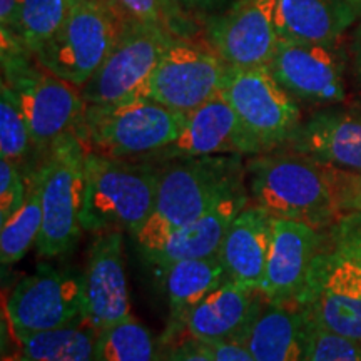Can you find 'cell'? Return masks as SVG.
I'll return each mask as SVG.
<instances>
[{
    "mask_svg": "<svg viewBox=\"0 0 361 361\" xmlns=\"http://www.w3.org/2000/svg\"><path fill=\"white\" fill-rule=\"evenodd\" d=\"M271 231L269 256L259 291L268 301L295 300L326 234L300 221L274 216Z\"/></svg>",
    "mask_w": 361,
    "mask_h": 361,
    "instance_id": "obj_17",
    "label": "cell"
},
{
    "mask_svg": "<svg viewBox=\"0 0 361 361\" xmlns=\"http://www.w3.org/2000/svg\"><path fill=\"white\" fill-rule=\"evenodd\" d=\"M176 2L189 8V11L211 12V11H218V8L228 6L231 0H176Z\"/></svg>",
    "mask_w": 361,
    "mask_h": 361,
    "instance_id": "obj_38",
    "label": "cell"
},
{
    "mask_svg": "<svg viewBox=\"0 0 361 361\" xmlns=\"http://www.w3.org/2000/svg\"><path fill=\"white\" fill-rule=\"evenodd\" d=\"M27 178L29 188L24 204L6 223L0 224V261L4 268L19 263L32 245H37L42 229V191L37 168L27 174Z\"/></svg>",
    "mask_w": 361,
    "mask_h": 361,
    "instance_id": "obj_26",
    "label": "cell"
},
{
    "mask_svg": "<svg viewBox=\"0 0 361 361\" xmlns=\"http://www.w3.org/2000/svg\"><path fill=\"white\" fill-rule=\"evenodd\" d=\"M247 191L274 218L300 221L328 231L343 216L341 169L313 157L264 152L246 162Z\"/></svg>",
    "mask_w": 361,
    "mask_h": 361,
    "instance_id": "obj_1",
    "label": "cell"
},
{
    "mask_svg": "<svg viewBox=\"0 0 361 361\" xmlns=\"http://www.w3.org/2000/svg\"><path fill=\"white\" fill-rule=\"evenodd\" d=\"M22 0H0V24L2 29L16 30L17 22H19Z\"/></svg>",
    "mask_w": 361,
    "mask_h": 361,
    "instance_id": "obj_37",
    "label": "cell"
},
{
    "mask_svg": "<svg viewBox=\"0 0 361 361\" xmlns=\"http://www.w3.org/2000/svg\"><path fill=\"white\" fill-rule=\"evenodd\" d=\"M134 19L168 29L176 37L188 39L176 0H116Z\"/></svg>",
    "mask_w": 361,
    "mask_h": 361,
    "instance_id": "obj_30",
    "label": "cell"
},
{
    "mask_svg": "<svg viewBox=\"0 0 361 361\" xmlns=\"http://www.w3.org/2000/svg\"><path fill=\"white\" fill-rule=\"evenodd\" d=\"M268 69L300 102L333 106L346 99L345 64L335 45L279 40Z\"/></svg>",
    "mask_w": 361,
    "mask_h": 361,
    "instance_id": "obj_14",
    "label": "cell"
},
{
    "mask_svg": "<svg viewBox=\"0 0 361 361\" xmlns=\"http://www.w3.org/2000/svg\"><path fill=\"white\" fill-rule=\"evenodd\" d=\"M223 154L258 156L264 154V151L219 92L211 101L189 112L178 139L156 156L159 161L169 162Z\"/></svg>",
    "mask_w": 361,
    "mask_h": 361,
    "instance_id": "obj_15",
    "label": "cell"
},
{
    "mask_svg": "<svg viewBox=\"0 0 361 361\" xmlns=\"http://www.w3.org/2000/svg\"><path fill=\"white\" fill-rule=\"evenodd\" d=\"M279 0H234L223 16L207 24L209 47L228 67H268L279 37Z\"/></svg>",
    "mask_w": 361,
    "mask_h": 361,
    "instance_id": "obj_13",
    "label": "cell"
},
{
    "mask_svg": "<svg viewBox=\"0 0 361 361\" xmlns=\"http://www.w3.org/2000/svg\"><path fill=\"white\" fill-rule=\"evenodd\" d=\"M97 355L99 361H157L154 338L133 314L99 333Z\"/></svg>",
    "mask_w": 361,
    "mask_h": 361,
    "instance_id": "obj_28",
    "label": "cell"
},
{
    "mask_svg": "<svg viewBox=\"0 0 361 361\" xmlns=\"http://www.w3.org/2000/svg\"><path fill=\"white\" fill-rule=\"evenodd\" d=\"M250 200L251 196L247 191L234 194L194 223L173 229L142 255L157 268L168 266L174 261L206 258V256L216 255L219 252L229 226L250 204Z\"/></svg>",
    "mask_w": 361,
    "mask_h": 361,
    "instance_id": "obj_21",
    "label": "cell"
},
{
    "mask_svg": "<svg viewBox=\"0 0 361 361\" xmlns=\"http://www.w3.org/2000/svg\"><path fill=\"white\" fill-rule=\"evenodd\" d=\"M209 346L214 361H256L243 343L238 341H218L206 343Z\"/></svg>",
    "mask_w": 361,
    "mask_h": 361,
    "instance_id": "obj_36",
    "label": "cell"
},
{
    "mask_svg": "<svg viewBox=\"0 0 361 361\" xmlns=\"http://www.w3.org/2000/svg\"><path fill=\"white\" fill-rule=\"evenodd\" d=\"M273 216L259 204H247L229 226L219 258L229 278L247 286H261L271 246Z\"/></svg>",
    "mask_w": 361,
    "mask_h": 361,
    "instance_id": "obj_22",
    "label": "cell"
},
{
    "mask_svg": "<svg viewBox=\"0 0 361 361\" xmlns=\"http://www.w3.org/2000/svg\"><path fill=\"white\" fill-rule=\"evenodd\" d=\"M264 301L258 288L229 279L191 308L180 326L202 343H243Z\"/></svg>",
    "mask_w": 361,
    "mask_h": 361,
    "instance_id": "obj_19",
    "label": "cell"
},
{
    "mask_svg": "<svg viewBox=\"0 0 361 361\" xmlns=\"http://www.w3.org/2000/svg\"><path fill=\"white\" fill-rule=\"evenodd\" d=\"M308 361H361V341L336 335L314 323Z\"/></svg>",
    "mask_w": 361,
    "mask_h": 361,
    "instance_id": "obj_31",
    "label": "cell"
},
{
    "mask_svg": "<svg viewBox=\"0 0 361 361\" xmlns=\"http://www.w3.org/2000/svg\"><path fill=\"white\" fill-rule=\"evenodd\" d=\"M161 168L154 211L135 234L142 252L173 229L200 219L234 194L247 191L243 156H202L174 159Z\"/></svg>",
    "mask_w": 361,
    "mask_h": 361,
    "instance_id": "obj_2",
    "label": "cell"
},
{
    "mask_svg": "<svg viewBox=\"0 0 361 361\" xmlns=\"http://www.w3.org/2000/svg\"><path fill=\"white\" fill-rule=\"evenodd\" d=\"M161 168L97 154H85L84 231L137 234L154 211Z\"/></svg>",
    "mask_w": 361,
    "mask_h": 361,
    "instance_id": "obj_4",
    "label": "cell"
},
{
    "mask_svg": "<svg viewBox=\"0 0 361 361\" xmlns=\"http://www.w3.org/2000/svg\"><path fill=\"white\" fill-rule=\"evenodd\" d=\"M87 149L75 133L62 135L37 166L42 191V229L35 250L45 258L69 252L82 234Z\"/></svg>",
    "mask_w": 361,
    "mask_h": 361,
    "instance_id": "obj_6",
    "label": "cell"
},
{
    "mask_svg": "<svg viewBox=\"0 0 361 361\" xmlns=\"http://www.w3.org/2000/svg\"><path fill=\"white\" fill-rule=\"evenodd\" d=\"M295 300L318 326L361 341V266L328 236Z\"/></svg>",
    "mask_w": 361,
    "mask_h": 361,
    "instance_id": "obj_10",
    "label": "cell"
},
{
    "mask_svg": "<svg viewBox=\"0 0 361 361\" xmlns=\"http://www.w3.org/2000/svg\"><path fill=\"white\" fill-rule=\"evenodd\" d=\"M228 71L211 47L174 37L142 89L151 99L176 112H189L218 96Z\"/></svg>",
    "mask_w": 361,
    "mask_h": 361,
    "instance_id": "obj_11",
    "label": "cell"
},
{
    "mask_svg": "<svg viewBox=\"0 0 361 361\" xmlns=\"http://www.w3.org/2000/svg\"><path fill=\"white\" fill-rule=\"evenodd\" d=\"M29 178L19 166L0 159V224L6 223L24 204Z\"/></svg>",
    "mask_w": 361,
    "mask_h": 361,
    "instance_id": "obj_32",
    "label": "cell"
},
{
    "mask_svg": "<svg viewBox=\"0 0 361 361\" xmlns=\"http://www.w3.org/2000/svg\"><path fill=\"white\" fill-rule=\"evenodd\" d=\"M159 269L164 276V290L174 323L171 328H180L191 308L231 279L219 252L206 258L174 261Z\"/></svg>",
    "mask_w": 361,
    "mask_h": 361,
    "instance_id": "obj_24",
    "label": "cell"
},
{
    "mask_svg": "<svg viewBox=\"0 0 361 361\" xmlns=\"http://www.w3.org/2000/svg\"><path fill=\"white\" fill-rule=\"evenodd\" d=\"M188 114L176 112L147 97L87 106L75 134L85 149L117 159L152 157L173 144Z\"/></svg>",
    "mask_w": 361,
    "mask_h": 361,
    "instance_id": "obj_5",
    "label": "cell"
},
{
    "mask_svg": "<svg viewBox=\"0 0 361 361\" xmlns=\"http://www.w3.org/2000/svg\"><path fill=\"white\" fill-rule=\"evenodd\" d=\"M20 42L17 34L2 29L4 82L12 89L29 123L35 147L47 151L62 135L75 133L84 119L80 89L45 71Z\"/></svg>",
    "mask_w": 361,
    "mask_h": 361,
    "instance_id": "obj_3",
    "label": "cell"
},
{
    "mask_svg": "<svg viewBox=\"0 0 361 361\" xmlns=\"http://www.w3.org/2000/svg\"><path fill=\"white\" fill-rule=\"evenodd\" d=\"M221 96L264 152L286 146L301 124L298 101L278 84L268 67H228Z\"/></svg>",
    "mask_w": 361,
    "mask_h": 361,
    "instance_id": "obj_9",
    "label": "cell"
},
{
    "mask_svg": "<svg viewBox=\"0 0 361 361\" xmlns=\"http://www.w3.org/2000/svg\"><path fill=\"white\" fill-rule=\"evenodd\" d=\"M128 13L116 0H75L59 32L34 59L75 87H82L114 47Z\"/></svg>",
    "mask_w": 361,
    "mask_h": 361,
    "instance_id": "obj_7",
    "label": "cell"
},
{
    "mask_svg": "<svg viewBox=\"0 0 361 361\" xmlns=\"http://www.w3.org/2000/svg\"><path fill=\"white\" fill-rule=\"evenodd\" d=\"M356 16L345 0H279V40L336 45Z\"/></svg>",
    "mask_w": 361,
    "mask_h": 361,
    "instance_id": "obj_23",
    "label": "cell"
},
{
    "mask_svg": "<svg viewBox=\"0 0 361 361\" xmlns=\"http://www.w3.org/2000/svg\"><path fill=\"white\" fill-rule=\"evenodd\" d=\"M340 194L343 214L361 213V171L341 169Z\"/></svg>",
    "mask_w": 361,
    "mask_h": 361,
    "instance_id": "obj_34",
    "label": "cell"
},
{
    "mask_svg": "<svg viewBox=\"0 0 361 361\" xmlns=\"http://www.w3.org/2000/svg\"><path fill=\"white\" fill-rule=\"evenodd\" d=\"M346 4L351 7V11L355 12L356 19H361V0H345Z\"/></svg>",
    "mask_w": 361,
    "mask_h": 361,
    "instance_id": "obj_40",
    "label": "cell"
},
{
    "mask_svg": "<svg viewBox=\"0 0 361 361\" xmlns=\"http://www.w3.org/2000/svg\"><path fill=\"white\" fill-rule=\"evenodd\" d=\"M12 335L17 351L8 361H99V331L85 318L47 331Z\"/></svg>",
    "mask_w": 361,
    "mask_h": 361,
    "instance_id": "obj_25",
    "label": "cell"
},
{
    "mask_svg": "<svg viewBox=\"0 0 361 361\" xmlns=\"http://www.w3.org/2000/svg\"><path fill=\"white\" fill-rule=\"evenodd\" d=\"M74 4L75 0H22L13 34L34 56L64 25Z\"/></svg>",
    "mask_w": 361,
    "mask_h": 361,
    "instance_id": "obj_27",
    "label": "cell"
},
{
    "mask_svg": "<svg viewBox=\"0 0 361 361\" xmlns=\"http://www.w3.org/2000/svg\"><path fill=\"white\" fill-rule=\"evenodd\" d=\"M35 147L29 123L12 89L0 85V154L25 173V161ZM37 149V147H35Z\"/></svg>",
    "mask_w": 361,
    "mask_h": 361,
    "instance_id": "obj_29",
    "label": "cell"
},
{
    "mask_svg": "<svg viewBox=\"0 0 361 361\" xmlns=\"http://www.w3.org/2000/svg\"><path fill=\"white\" fill-rule=\"evenodd\" d=\"M124 233H97L82 274L85 319L97 329L130 316V298L124 268Z\"/></svg>",
    "mask_w": 361,
    "mask_h": 361,
    "instance_id": "obj_16",
    "label": "cell"
},
{
    "mask_svg": "<svg viewBox=\"0 0 361 361\" xmlns=\"http://www.w3.org/2000/svg\"><path fill=\"white\" fill-rule=\"evenodd\" d=\"M351 57H353L355 75L361 85V22L356 27L353 39H351Z\"/></svg>",
    "mask_w": 361,
    "mask_h": 361,
    "instance_id": "obj_39",
    "label": "cell"
},
{
    "mask_svg": "<svg viewBox=\"0 0 361 361\" xmlns=\"http://www.w3.org/2000/svg\"><path fill=\"white\" fill-rule=\"evenodd\" d=\"M13 333H37L67 326L85 318L82 276L40 266L20 279L6 301Z\"/></svg>",
    "mask_w": 361,
    "mask_h": 361,
    "instance_id": "obj_12",
    "label": "cell"
},
{
    "mask_svg": "<svg viewBox=\"0 0 361 361\" xmlns=\"http://www.w3.org/2000/svg\"><path fill=\"white\" fill-rule=\"evenodd\" d=\"M174 37L164 27L128 13L109 56L80 87L85 104L104 106L141 97L144 85Z\"/></svg>",
    "mask_w": 361,
    "mask_h": 361,
    "instance_id": "obj_8",
    "label": "cell"
},
{
    "mask_svg": "<svg viewBox=\"0 0 361 361\" xmlns=\"http://www.w3.org/2000/svg\"><path fill=\"white\" fill-rule=\"evenodd\" d=\"M286 146L335 168L361 171V116L343 111L316 112L300 124Z\"/></svg>",
    "mask_w": 361,
    "mask_h": 361,
    "instance_id": "obj_20",
    "label": "cell"
},
{
    "mask_svg": "<svg viewBox=\"0 0 361 361\" xmlns=\"http://www.w3.org/2000/svg\"><path fill=\"white\" fill-rule=\"evenodd\" d=\"M313 326L310 311L298 300H266L243 345L256 361H308Z\"/></svg>",
    "mask_w": 361,
    "mask_h": 361,
    "instance_id": "obj_18",
    "label": "cell"
},
{
    "mask_svg": "<svg viewBox=\"0 0 361 361\" xmlns=\"http://www.w3.org/2000/svg\"><path fill=\"white\" fill-rule=\"evenodd\" d=\"M328 241L361 266V213L343 214L326 233Z\"/></svg>",
    "mask_w": 361,
    "mask_h": 361,
    "instance_id": "obj_33",
    "label": "cell"
},
{
    "mask_svg": "<svg viewBox=\"0 0 361 361\" xmlns=\"http://www.w3.org/2000/svg\"><path fill=\"white\" fill-rule=\"evenodd\" d=\"M166 361H214L209 346L194 338H186L174 345Z\"/></svg>",
    "mask_w": 361,
    "mask_h": 361,
    "instance_id": "obj_35",
    "label": "cell"
}]
</instances>
